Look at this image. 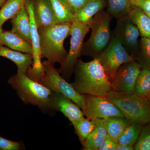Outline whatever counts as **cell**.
<instances>
[{"mask_svg":"<svg viewBox=\"0 0 150 150\" xmlns=\"http://www.w3.org/2000/svg\"><path fill=\"white\" fill-rule=\"evenodd\" d=\"M133 146L129 145L117 144L115 150H133Z\"/></svg>","mask_w":150,"mask_h":150,"instance_id":"cell-34","label":"cell"},{"mask_svg":"<svg viewBox=\"0 0 150 150\" xmlns=\"http://www.w3.org/2000/svg\"><path fill=\"white\" fill-rule=\"evenodd\" d=\"M50 105L54 111H59L72 123L85 118L80 108L68 97L60 93L52 92Z\"/></svg>","mask_w":150,"mask_h":150,"instance_id":"cell-13","label":"cell"},{"mask_svg":"<svg viewBox=\"0 0 150 150\" xmlns=\"http://www.w3.org/2000/svg\"><path fill=\"white\" fill-rule=\"evenodd\" d=\"M34 13L38 28L59 23L49 0H35Z\"/></svg>","mask_w":150,"mask_h":150,"instance_id":"cell-14","label":"cell"},{"mask_svg":"<svg viewBox=\"0 0 150 150\" xmlns=\"http://www.w3.org/2000/svg\"><path fill=\"white\" fill-rule=\"evenodd\" d=\"M96 58L99 59L111 83L115 79L117 70L121 65L136 60L127 52L112 33L107 47Z\"/></svg>","mask_w":150,"mask_h":150,"instance_id":"cell-8","label":"cell"},{"mask_svg":"<svg viewBox=\"0 0 150 150\" xmlns=\"http://www.w3.org/2000/svg\"><path fill=\"white\" fill-rule=\"evenodd\" d=\"M34 3L32 0H27L25 5L30 19V35L33 56V63L26 74L30 78L38 82L43 79L45 74L41 62L40 36L34 17Z\"/></svg>","mask_w":150,"mask_h":150,"instance_id":"cell-11","label":"cell"},{"mask_svg":"<svg viewBox=\"0 0 150 150\" xmlns=\"http://www.w3.org/2000/svg\"><path fill=\"white\" fill-rule=\"evenodd\" d=\"M45 76L38 83L52 92L60 93L72 100L81 110L84 105V95L76 91L71 83L62 77L54 64L48 61L42 62Z\"/></svg>","mask_w":150,"mask_h":150,"instance_id":"cell-6","label":"cell"},{"mask_svg":"<svg viewBox=\"0 0 150 150\" xmlns=\"http://www.w3.org/2000/svg\"><path fill=\"white\" fill-rule=\"evenodd\" d=\"M1 43L3 46L25 54H33L31 43L11 30L3 32L1 36Z\"/></svg>","mask_w":150,"mask_h":150,"instance_id":"cell-16","label":"cell"},{"mask_svg":"<svg viewBox=\"0 0 150 150\" xmlns=\"http://www.w3.org/2000/svg\"><path fill=\"white\" fill-rule=\"evenodd\" d=\"M74 73L75 80L71 84L81 94L105 97L112 91L110 78L98 58L88 62L78 59Z\"/></svg>","mask_w":150,"mask_h":150,"instance_id":"cell-1","label":"cell"},{"mask_svg":"<svg viewBox=\"0 0 150 150\" xmlns=\"http://www.w3.org/2000/svg\"><path fill=\"white\" fill-rule=\"evenodd\" d=\"M0 56L13 62L17 67V73L26 74L33 63L32 54L15 51L3 45H0Z\"/></svg>","mask_w":150,"mask_h":150,"instance_id":"cell-15","label":"cell"},{"mask_svg":"<svg viewBox=\"0 0 150 150\" xmlns=\"http://www.w3.org/2000/svg\"><path fill=\"white\" fill-rule=\"evenodd\" d=\"M134 93L148 100L150 98V67L142 66L135 85Z\"/></svg>","mask_w":150,"mask_h":150,"instance_id":"cell-23","label":"cell"},{"mask_svg":"<svg viewBox=\"0 0 150 150\" xmlns=\"http://www.w3.org/2000/svg\"><path fill=\"white\" fill-rule=\"evenodd\" d=\"M134 150H150V123L143 126Z\"/></svg>","mask_w":150,"mask_h":150,"instance_id":"cell-28","label":"cell"},{"mask_svg":"<svg viewBox=\"0 0 150 150\" xmlns=\"http://www.w3.org/2000/svg\"><path fill=\"white\" fill-rule=\"evenodd\" d=\"M25 149L23 142H16L7 139L0 136V150H21Z\"/></svg>","mask_w":150,"mask_h":150,"instance_id":"cell-30","label":"cell"},{"mask_svg":"<svg viewBox=\"0 0 150 150\" xmlns=\"http://www.w3.org/2000/svg\"><path fill=\"white\" fill-rule=\"evenodd\" d=\"M84 95L82 110L86 118L90 120L111 117H125L123 112L106 97Z\"/></svg>","mask_w":150,"mask_h":150,"instance_id":"cell-9","label":"cell"},{"mask_svg":"<svg viewBox=\"0 0 150 150\" xmlns=\"http://www.w3.org/2000/svg\"><path fill=\"white\" fill-rule=\"evenodd\" d=\"M108 135L103 119L97 118V125L83 144L84 150H99Z\"/></svg>","mask_w":150,"mask_h":150,"instance_id":"cell-20","label":"cell"},{"mask_svg":"<svg viewBox=\"0 0 150 150\" xmlns=\"http://www.w3.org/2000/svg\"><path fill=\"white\" fill-rule=\"evenodd\" d=\"M7 0H0V8L5 3Z\"/></svg>","mask_w":150,"mask_h":150,"instance_id":"cell-36","label":"cell"},{"mask_svg":"<svg viewBox=\"0 0 150 150\" xmlns=\"http://www.w3.org/2000/svg\"><path fill=\"white\" fill-rule=\"evenodd\" d=\"M135 5L140 8L150 18V0H139Z\"/></svg>","mask_w":150,"mask_h":150,"instance_id":"cell-33","label":"cell"},{"mask_svg":"<svg viewBox=\"0 0 150 150\" xmlns=\"http://www.w3.org/2000/svg\"><path fill=\"white\" fill-rule=\"evenodd\" d=\"M11 31L18 34L31 44L30 22L29 13L25 5L11 21Z\"/></svg>","mask_w":150,"mask_h":150,"instance_id":"cell-17","label":"cell"},{"mask_svg":"<svg viewBox=\"0 0 150 150\" xmlns=\"http://www.w3.org/2000/svg\"><path fill=\"white\" fill-rule=\"evenodd\" d=\"M106 5V0H90L75 14V20L89 25L93 17Z\"/></svg>","mask_w":150,"mask_h":150,"instance_id":"cell-18","label":"cell"},{"mask_svg":"<svg viewBox=\"0 0 150 150\" xmlns=\"http://www.w3.org/2000/svg\"><path fill=\"white\" fill-rule=\"evenodd\" d=\"M130 1L132 5H135L136 3L139 0H130Z\"/></svg>","mask_w":150,"mask_h":150,"instance_id":"cell-37","label":"cell"},{"mask_svg":"<svg viewBox=\"0 0 150 150\" xmlns=\"http://www.w3.org/2000/svg\"><path fill=\"white\" fill-rule=\"evenodd\" d=\"M59 23H72L75 14L66 0H49Z\"/></svg>","mask_w":150,"mask_h":150,"instance_id":"cell-22","label":"cell"},{"mask_svg":"<svg viewBox=\"0 0 150 150\" xmlns=\"http://www.w3.org/2000/svg\"><path fill=\"white\" fill-rule=\"evenodd\" d=\"M76 134L78 135L82 144L94 130L97 125V119L90 120L85 118L72 123Z\"/></svg>","mask_w":150,"mask_h":150,"instance_id":"cell-26","label":"cell"},{"mask_svg":"<svg viewBox=\"0 0 150 150\" xmlns=\"http://www.w3.org/2000/svg\"><path fill=\"white\" fill-rule=\"evenodd\" d=\"M140 53L142 66L150 67V38L142 37L139 43Z\"/></svg>","mask_w":150,"mask_h":150,"instance_id":"cell-29","label":"cell"},{"mask_svg":"<svg viewBox=\"0 0 150 150\" xmlns=\"http://www.w3.org/2000/svg\"><path fill=\"white\" fill-rule=\"evenodd\" d=\"M71 24L59 23L38 29L41 58H46L54 64H63L68 54L64 41L70 35Z\"/></svg>","mask_w":150,"mask_h":150,"instance_id":"cell-2","label":"cell"},{"mask_svg":"<svg viewBox=\"0 0 150 150\" xmlns=\"http://www.w3.org/2000/svg\"><path fill=\"white\" fill-rule=\"evenodd\" d=\"M117 145V144L108 134L100 145L99 150H115Z\"/></svg>","mask_w":150,"mask_h":150,"instance_id":"cell-31","label":"cell"},{"mask_svg":"<svg viewBox=\"0 0 150 150\" xmlns=\"http://www.w3.org/2000/svg\"><path fill=\"white\" fill-rule=\"evenodd\" d=\"M112 18L103 10L93 17L89 24L91 35L84 43L81 55L96 58L107 47L112 35L110 27Z\"/></svg>","mask_w":150,"mask_h":150,"instance_id":"cell-5","label":"cell"},{"mask_svg":"<svg viewBox=\"0 0 150 150\" xmlns=\"http://www.w3.org/2000/svg\"><path fill=\"white\" fill-rule=\"evenodd\" d=\"M8 83L25 104L37 106L43 112L54 111L50 103L52 91L27 74L17 73L10 78Z\"/></svg>","mask_w":150,"mask_h":150,"instance_id":"cell-3","label":"cell"},{"mask_svg":"<svg viewBox=\"0 0 150 150\" xmlns=\"http://www.w3.org/2000/svg\"><path fill=\"white\" fill-rule=\"evenodd\" d=\"M143 126L139 123L131 122L119 138L117 144L133 146L138 139Z\"/></svg>","mask_w":150,"mask_h":150,"instance_id":"cell-27","label":"cell"},{"mask_svg":"<svg viewBox=\"0 0 150 150\" xmlns=\"http://www.w3.org/2000/svg\"><path fill=\"white\" fill-rule=\"evenodd\" d=\"M75 14L90 0H66Z\"/></svg>","mask_w":150,"mask_h":150,"instance_id":"cell-32","label":"cell"},{"mask_svg":"<svg viewBox=\"0 0 150 150\" xmlns=\"http://www.w3.org/2000/svg\"><path fill=\"white\" fill-rule=\"evenodd\" d=\"M123 112L130 122L142 126L150 123V104L148 100L135 93L111 91L105 96Z\"/></svg>","mask_w":150,"mask_h":150,"instance_id":"cell-4","label":"cell"},{"mask_svg":"<svg viewBox=\"0 0 150 150\" xmlns=\"http://www.w3.org/2000/svg\"><path fill=\"white\" fill-rule=\"evenodd\" d=\"M107 12L116 19L129 14L133 5L130 0H106Z\"/></svg>","mask_w":150,"mask_h":150,"instance_id":"cell-25","label":"cell"},{"mask_svg":"<svg viewBox=\"0 0 150 150\" xmlns=\"http://www.w3.org/2000/svg\"><path fill=\"white\" fill-rule=\"evenodd\" d=\"M148 101H149V103L150 104V98H149V99H148Z\"/></svg>","mask_w":150,"mask_h":150,"instance_id":"cell-38","label":"cell"},{"mask_svg":"<svg viewBox=\"0 0 150 150\" xmlns=\"http://www.w3.org/2000/svg\"><path fill=\"white\" fill-rule=\"evenodd\" d=\"M112 34L121 42L127 52L135 59V56L139 52L138 38L140 33L128 14L117 19V23Z\"/></svg>","mask_w":150,"mask_h":150,"instance_id":"cell-10","label":"cell"},{"mask_svg":"<svg viewBox=\"0 0 150 150\" xmlns=\"http://www.w3.org/2000/svg\"><path fill=\"white\" fill-rule=\"evenodd\" d=\"M89 25L83 24L75 20L72 23L70 30L71 35L69 51L61 68L58 70L64 78L69 79L74 73L75 65L81 55L84 39L89 31Z\"/></svg>","mask_w":150,"mask_h":150,"instance_id":"cell-7","label":"cell"},{"mask_svg":"<svg viewBox=\"0 0 150 150\" xmlns=\"http://www.w3.org/2000/svg\"><path fill=\"white\" fill-rule=\"evenodd\" d=\"M3 32V30L2 29V26L1 25H0V40H1V35L2 33ZM0 45H2L1 44V41H0Z\"/></svg>","mask_w":150,"mask_h":150,"instance_id":"cell-35","label":"cell"},{"mask_svg":"<svg viewBox=\"0 0 150 150\" xmlns=\"http://www.w3.org/2000/svg\"><path fill=\"white\" fill-rule=\"evenodd\" d=\"M142 68V65L136 62V60L121 65L111 83L112 91L134 93L136 82Z\"/></svg>","mask_w":150,"mask_h":150,"instance_id":"cell-12","label":"cell"},{"mask_svg":"<svg viewBox=\"0 0 150 150\" xmlns=\"http://www.w3.org/2000/svg\"><path fill=\"white\" fill-rule=\"evenodd\" d=\"M27 0H7L0 9V25L13 19L20 11Z\"/></svg>","mask_w":150,"mask_h":150,"instance_id":"cell-24","label":"cell"},{"mask_svg":"<svg viewBox=\"0 0 150 150\" xmlns=\"http://www.w3.org/2000/svg\"><path fill=\"white\" fill-rule=\"evenodd\" d=\"M103 119L108 134L117 144L131 122L125 117H111Z\"/></svg>","mask_w":150,"mask_h":150,"instance_id":"cell-19","label":"cell"},{"mask_svg":"<svg viewBox=\"0 0 150 150\" xmlns=\"http://www.w3.org/2000/svg\"><path fill=\"white\" fill-rule=\"evenodd\" d=\"M131 21L139 28L142 37L150 38V18L135 5H133L129 14Z\"/></svg>","mask_w":150,"mask_h":150,"instance_id":"cell-21","label":"cell"}]
</instances>
